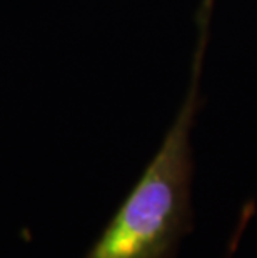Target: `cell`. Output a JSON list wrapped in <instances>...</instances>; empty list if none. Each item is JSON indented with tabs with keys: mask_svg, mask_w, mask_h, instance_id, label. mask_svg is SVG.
Returning <instances> with one entry per match:
<instances>
[{
	"mask_svg": "<svg viewBox=\"0 0 257 258\" xmlns=\"http://www.w3.org/2000/svg\"><path fill=\"white\" fill-rule=\"evenodd\" d=\"M214 0L197 12V45L190 85L161 147L84 258H176L179 243L192 230L190 186L194 157L190 134L200 108V80L209 43Z\"/></svg>",
	"mask_w": 257,
	"mask_h": 258,
	"instance_id": "obj_1",
	"label": "cell"
}]
</instances>
